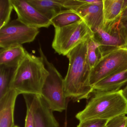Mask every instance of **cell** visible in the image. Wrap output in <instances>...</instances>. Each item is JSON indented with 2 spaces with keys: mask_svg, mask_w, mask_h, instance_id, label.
Returning a JSON list of instances; mask_svg holds the SVG:
<instances>
[{
  "mask_svg": "<svg viewBox=\"0 0 127 127\" xmlns=\"http://www.w3.org/2000/svg\"><path fill=\"white\" fill-rule=\"evenodd\" d=\"M87 41L76 47L66 55L69 64L64 79V91L67 98L74 102L89 98L93 92L90 82L91 70L87 56Z\"/></svg>",
  "mask_w": 127,
  "mask_h": 127,
  "instance_id": "1",
  "label": "cell"
},
{
  "mask_svg": "<svg viewBox=\"0 0 127 127\" xmlns=\"http://www.w3.org/2000/svg\"><path fill=\"white\" fill-rule=\"evenodd\" d=\"M49 75L43 59L27 51L16 67L10 83V90L19 95L41 94L42 88Z\"/></svg>",
  "mask_w": 127,
  "mask_h": 127,
  "instance_id": "2",
  "label": "cell"
},
{
  "mask_svg": "<svg viewBox=\"0 0 127 127\" xmlns=\"http://www.w3.org/2000/svg\"><path fill=\"white\" fill-rule=\"evenodd\" d=\"M85 108L76 115L79 122L93 119L110 120L127 114V100L122 90L115 92L94 93Z\"/></svg>",
  "mask_w": 127,
  "mask_h": 127,
  "instance_id": "3",
  "label": "cell"
},
{
  "mask_svg": "<svg viewBox=\"0 0 127 127\" xmlns=\"http://www.w3.org/2000/svg\"><path fill=\"white\" fill-rule=\"evenodd\" d=\"M38 50L49 72L42 88L41 95L53 111L62 112L66 110L67 106V99L64 91V79L53 64L47 60L41 46Z\"/></svg>",
  "mask_w": 127,
  "mask_h": 127,
  "instance_id": "4",
  "label": "cell"
},
{
  "mask_svg": "<svg viewBox=\"0 0 127 127\" xmlns=\"http://www.w3.org/2000/svg\"><path fill=\"white\" fill-rule=\"evenodd\" d=\"M93 35V31L82 19L70 25L55 28L52 47L59 55L66 56L76 47Z\"/></svg>",
  "mask_w": 127,
  "mask_h": 127,
  "instance_id": "5",
  "label": "cell"
},
{
  "mask_svg": "<svg viewBox=\"0 0 127 127\" xmlns=\"http://www.w3.org/2000/svg\"><path fill=\"white\" fill-rule=\"evenodd\" d=\"M127 70V47H120L100 55L91 70L90 82L96 83L111 75Z\"/></svg>",
  "mask_w": 127,
  "mask_h": 127,
  "instance_id": "6",
  "label": "cell"
},
{
  "mask_svg": "<svg viewBox=\"0 0 127 127\" xmlns=\"http://www.w3.org/2000/svg\"><path fill=\"white\" fill-rule=\"evenodd\" d=\"M39 32L38 29L27 26L17 19L12 21L0 29V47L6 48L31 43Z\"/></svg>",
  "mask_w": 127,
  "mask_h": 127,
  "instance_id": "7",
  "label": "cell"
},
{
  "mask_svg": "<svg viewBox=\"0 0 127 127\" xmlns=\"http://www.w3.org/2000/svg\"><path fill=\"white\" fill-rule=\"evenodd\" d=\"M17 18L24 24L34 28H48L51 25L49 19L41 14L25 0H11Z\"/></svg>",
  "mask_w": 127,
  "mask_h": 127,
  "instance_id": "8",
  "label": "cell"
},
{
  "mask_svg": "<svg viewBox=\"0 0 127 127\" xmlns=\"http://www.w3.org/2000/svg\"><path fill=\"white\" fill-rule=\"evenodd\" d=\"M119 23L106 30L98 28L94 32V36L100 44L98 51L100 55L115 48L125 47L123 39L119 31Z\"/></svg>",
  "mask_w": 127,
  "mask_h": 127,
  "instance_id": "9",
  "label": "cell"
},
{
  "mask_svg": "<svg viewBox=\"0 0 127 127\" xmlns=\"http://www.w3.org/2000/svg\"><path fill=\"white\" fill-rule=\"evenodd\" d=\"M33 112L35 127H60L53 111L40 95L33 94Z\"/></svg>",
  "mask_w": 127,
  "mask_h": 127,
  "instance_id": "10",
  "label": "cell"
},
{
  "mask_svg": "<svg viewBox=\"0 0 127 127\" xmlns=\"http://www.w3.org/2000/svg\"><path fill=\"white\" fill-rule=\"evenodd\" d=\"M103 29L114 26L120 21L127 0H102Z\"/></svg>",
  "mask_w": 127,
  "mask_h": 127,
  "instance_id": "11",
  "label": "cell"
},
{
  "mask_svg": "<svg viewBox=\"0 0 127 127\" xmlns=\"http://www.w3.org/2000/svg\"><path fill=\"white\" fill-rule=\"evenodd\" d=\"M19 94L11 90L0 98V127H14V114L16 99Z\"/></svg>",
  "mask_w": 127,
  "mask_h": 127,
  "instance_id": "12",
  "label": "cell"
},
{
  "mask_svg": "<svg viewBox=\"0 0 127 127\" xmlns=\"http://www.w3.org/2000/svg\"><path fill=\"white\" fill-rule=\"evenodd\" d=\"M73 11L85 21L93 33L97 29L103 28L102 5H90L86 3Z\"/></svg>",
  "mask_w": 127,
  "mask_h": 127,
  "instance_id": "13",
  "label": "cell"
},
{
  "mask_svg": "<svg viewBox=\"0 0 127 127\" xmlns=\"http://www.w3.org/2000/svg\"><path fill=\"white\" fill-rule=\"evenodd\" d=\"M127 84V70L108 76L93 86L94 93L115 92Z\"/></svg>",
  "mask_w": 127,
  "mask_h": 127,
  "instance_id": "14",
  "label": "cell"
},
{
  "mask_svg": "<svg viewBox=\"0 0 127 127\" xmlns=\"http://www.w3.org/2000/svg\"><path fill=\"white\" fill-rule=\"evenodd\" d=\"M27 51L22 45L1 48L0 50V65L17 67L24 58Z\"/></svg>",
  "mask_w": 127,
  "mask_h": 127,
  "instance_id": "15",
  "label": "cell"
},
{
  "mask_svg": "<svg viewBox=\"0 0 127 127\" xmlns=\"http://www.w3.org/2000/svg\"><path fill=\"white\" fill-rule=\"evenodd\" d=\"M27 1L50 20L64 8L61 0H27Z\"/></svg>",
  "mask_w": 127,
  "mask_h": 127,
  "instance_id": "16",
  "label": "cell"
},
{
  "mask_svg": "<svg viewBox=\"0 0 127 127\" xmlns=\"http://www.w3.org/2000/svg\"><path fill=\"white\" fill-rule=\"evenodd\" d=\"M82 18L75 12L66 9L62 10L51 20V25L55 28L63 27L79 21Z\"/></svg>",
  "mask_w": 127,
  "mask_h": 127,
  "instance_id": "17",
  "label": "cell"
},
{
  "mask_svg": "<svg viewBox=\"0 0 127 127\" xmlns=\"http://www.w3.org/2000/svg\"><path fill=\"white\" fill-rule=\"evenodd\" d=\"M16 67L0 65V98L11 90L10 83Z\"/></svg>",
  "mask_w": 127,
  "mask_h": 127,
  "instance_id": "18",
  "label": "cell"
},
{
  "mask_svg": "<svg viewBox=\"0 0 127 127\" xmlns=\"http://www.w3.org/2000/svg\"><path fill=\"white\" fill-rule=\"evenodd\" d=\"M99 43L94 36L90 38L87 41V56L88 61L91 70L93 68L99 58L98 49L100 46Z\"/></svg>",
  "mask_w": 127,
  "mask_h": 127,
  "instance_id": "19",
  "label": "cell"
},
{
  "mask_svg": "<svg viewBox=\"0 0 127 127\" xmlns=\"http://www.w3.org/2000/svg\"><path fill=\"white\" fill-rule=\"evenodd\" d=\"M13 9L11 0H0V29L10 22Z\"/></svg>",
  "mask_w": 127,
  "mask_h": 127,
  "instance_id": "20",
  "label": "cell"
},
{
  "mask_svg": "<svg viewBox=\"0 0 127 127\" xmlns=\"http://www.w3.org/2000/svg\"><path fill=\"white\" fill-rule=\"evenodd\" d=\"M26 105L25 127H35L33 112V94H23Z\"/></svg>",
  "mask_w": 127,
  "mask_h": 127,
  "instance_id": "21",
  "label": "cell"
},
{
  "mask_svg": "<svg viewBox=\"0 0 127 127\" xmlns=\"http://www.w3.org/2000/svg\"><path fill=\"white\" fill-rule=\"evenodd\" d=\"M105 127H127V116L122 114L108 120Z\"/></svg>",
  "mask_w": 127,
  "mask_h": 127,
  "instance_id": "22",
  "label": "cell"
},
{
  "mask_svg": "<svg viewBox=\"0 0 127 127\" xmlns=\"http://www.w3.org/2000/svg\"><path fill=\"white\" fill-rule=\"evenodd\" d=\"M108 120L93 119L80 122L77 127H105Z\"/></svg>",
  "mask_w": 127,
  "mask_h": 127,
  "instance_id": "23",
  "label": "cell"
},
{
  "mask_svg": "<svg viewBox=\"0 0 127 127\" xmlns=\"http://www.w3.org/2000/svg\"><path fill=\"white\" fill-rule=\"evenodd\" d=\"M61 2L64 8L73 11L86 4L85 0H61Z\"/></svg>",
  "mask_w": 127,
  "mask_h": 127,
  "instance_id": "24",
  "label": "cell"
},
{
  "mask_svg": "<svg viewBox=\"0 0 127 127\" xmlns=\"http://www.w3.org/2000/svg\"><path fill=\"white\" fill-rule=\"evenodd\" d=\"M118 27L120 33L125 43V46L127 47V20L120 22Z\"/></svg>",
  "mask_w": 127,
  "mask_h": 127,
  "instance_id": "25",
  "label": "cell"
},
{
  "mask_svg": "<svg viewBox=\"0 0 127 127\" xmlns=\"http://www.w3.org/2000/svg\"><path fill=\"white\" fill-rule=\"evenodd\" d=\"M85 0L87 4L90 5H95L102 6L103 4L102 0Z\"/></svg>",
  "mask_w": 127,
  "mask_h": 127,
  "instance_id": "26",
  "label": "cell"
},
{
  "mask_svg": "<svg viewBox=\"0 0 127 127\" xmlns=\"http://www.w3.org/2000/svg\"><path fill=\"white\" fill-rule=\"evenodd\" d=\"M126 20H127V5L123 11L120 22H122Z\"/></svg>",
  "mask_w": 127,
  "mask_h": 127,
  "instance_id": "27",
  "label": "cell"
},
{
  "mask_svg": "<svg viewBox=\"0 0 127 127\" xmlns=\"http://www.w3.org/2000/svg\"><path fill=\"white\" fill-rule=\"evenodd\" d=\"M122 92L123 95L127 100V84H126L125 88L122 89Z\"/></svg>",
  "mask_w": 127,
  "mask_h": 127,
  "instance_id": "28",
  "label": "cell"
},
{
  "mask_svg": "<svg viewBox=\"0 0 127 127\" xmlns=\"http://www.w3.org/2000/svg\"><path fill=\"white\" fill-rule=\"evenodd\" d=\"M64 127H67V119L66 116L65 118V120H64Z\"/></svg>",
  "mask_w": 127,
  "mask_h": 127,
  "instance_id": "29",
  "label": "cell"
},
{
  "mask_svg": "<svg viewBox=\"0 0 127 127\" xmlns=\"http://www.w3.org/2000/svg\"><path fill=\"white\" fill-rule=\"evenodd\" d=\"M14 127H19V126H18L15 125V126Z\"/></svg>",
  "mask_w": 127,
  "mask_h": 127,
  "instance_id": "30",
  "label": "cell"
}]
</instances>
